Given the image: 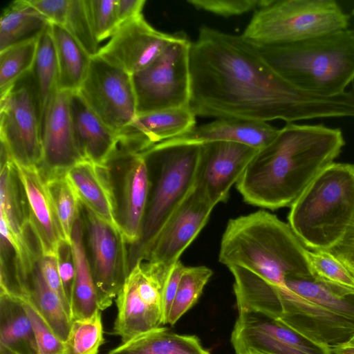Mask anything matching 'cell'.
<instances>
[{"label":"cell","instance_id":"13","mask_svg":"<svg viewBox=\"0 0 354 354\" xmlns=\"http://www.w3.org/2000/svg\"><path fill=\"white\" fill-rule=\"evenodd\" d=\"M214 207L194 185L162 227L144 261L171 269L206 225Z\"/></svg>","mask_w":354,"mask_h":354},{"label":"cell","instance_id":"29","mask_svg":"<svg viewBox=\"0 0 354 354\" xmlns=\"http://www.w3.org/2000/svg\"><path fill=\"white\" fill-rule=\"evenodd\" d=\"M51 30L59 68V91H78L91 57L64 26L51 24Z\"/></svg>","mask_w":354,"mask_h":354},{"label":"cell","instance_id":"16","mask_svg":"<svg viewBox=\"0 0 354 354\" xmlns=\"http://www.w3.org/2000/svg\"><path fill=\"white\" fill-rule=\"evenodd\" d=\"M231 342L236 353L324 354L277 319L256 312H239Z\"/></svg>","mask_w":354,"mask_h":354},{"label":"cell","instance_id":"50","mask_svg":"<svg viewBox=\"0 0 354 354\" xmlns=\"http://www.w3.org/2000/svg\"><path fill=\"white\" fill-rule=\"evenodd\" d=\"M236 354H266V353H261V352H259L257 351H254V350H247V351L237 353Z\"/></svg>","mask_w":354,"mask_h":354},{"label":"cell","instance_id":"18","mask_svg":"<svg viewBox=\"0 0 354 354\" xmlns=\"http://www.w3.org/2000/svg\"><path fill=\"white\" fill-rule=\"evenodd\" d=\"M278 132L279 129L265 122L223 118L195 126L180 136L160 143L203 145L212 142H233L260 149L270 143Z\"/></svg>","mask_w":354,"mask_h":354},{"label":"cell","instance_id":"45","mask_svg":"<svg viewBox=\"0 0 354 354\" xmlns=\"http://www.w3.org/2000/svg\"><path fill=\"white\" fill-rule=\"evenodd\" d=\"M51 24L64 26L70 0H28Z\"/></svg>","mask_w":354,"mask_h":354},{"label":"cell","instance_id":"23","mask_svg":"<svg viewBox=\"0 0 354 354\" xmlns=\"http://www.w3.org/2000/svg\"><path fill=\"white\" fill-rule=\"evenodd\" d=\"M118 308L112 333L122 343L162 325V313L149 305L139 295L130 272L115 298Z\"/></svg>","mask_w":354,"mask_h":354},{"label":"cell","instance_id":"20","mask_svg":"<svg viewBox=\"0 0 354 354\" xmlns=\"http://www.w3.org/2000/svg\"><path fill=\"white\" fill-rule=\"evenodd\" d=\"M74 139L83 160L103 165L118 141L117 134L92 111L77 91L69 96Z\"/></svg>","mask_w":354,"mask_h":354},{"label":"cell","instance_id":"22","mask_svg":"<svg viewBox=\"0 0 354 354\" xmlns=\"http://www.w3.org/2000/svg\"><path fill=\"white\" fill-rule=\"evenodd\" d=\"M66 177L82 204L118 228L108 172L104 165L83 160L68 169Z\"/></svg>","mask_w":354,"mask_h":354},{"label":"cell","instance_id":"33","mask_svg":"<svg viewBox=\"0 0 354 354\" xmlns=\"http://www.w3.org/2000/svg\"><path fill=\"white\" fill-rule=\"evenodd\" d=\"M64 239L71 241L74 223L80 214V202L66 172L44 176Z\"/></svg>","mask_w":354,"mask_h":354},{"label":"cell","instance_id":"52","mask_svg":"<svg viewBox=\"0 0 354 354\" xmlns=\"http://www.w3.org/2000/svg\"><path fill=\"white\" fill-rule=\"evenodd\" d=\"M353 16H354V9L353 10Z\"/></svg>","mask_w":354,"mask_h":354},{"label":"cell","instance_id":"35","mask_svg":"<svg viewBox=\"0 0 354 354\" xmlns=\"http://www.w3.org/2000/svg\"><path fill=\"white\" fill-rule=\"evenodd\" d=\"M37 40L36 39L21 43L0 52L1 94L31 71Z\"/></svg>","mask_w":354,"mask_h":354},{"label":"cell","instance_id":"21","mask_svg":"<svg viewBox=\"0 0 354 354\" xmlns=\"http://www.w3.org/2000/svg\"><path fill=\"white\" fill-rule=\"evenodd\" d=\"M18 167L28 198L29 221L39 239L44 254L55 255L58 243L64 236L46 179L37 167Z\"/></svg>","mask_w":354,"mask_h":354},{"label":"cell","instance_id":"17","mask_svg":"<svg viewBox=\"0 0 354 354\" xmlns=\"http://www.w3.org/2000/svg\"><path fill=\"white\" fill-rule=\"evenodd\" d=\"M71 92L59 91L50 102L44 118L41 131L42 158L37 167L44 176L66 172L83 160L71 126Z\"/></svg>","mask_w":354,"mask_h":354},{"label":"cell","instance_id":"40","mask_svg":"<svg viewBox=\"0 0 354 354\" xmlns=\"http://www.w3.org/2000/svg\"><path fill=\"white\" fill-rule=\"evenodd\" d=\"M30 319L39 354H64L65 345L39 312L30 302L22 300Z\"/></svg>","mask_w":354,"mask_h":354},{"label":"cell","instance_id":"34","mask_svg":"<svg viewBox=\"0 0 354 354\" xmlns=\"http://www.w3.org/2000/svg\"><path fill=\"white\" fill-rule=\"evenodd\" d=\"M213 274L206 266L186 267L178 283L167 324H175L197 301Z\"/></svg>","mask_w":354,"mask_h":354},{"label":"cell","instance_id":"9","mask_svg":"<svg viewBox=\"0 0 354 354\" xmlns=\"http://www.w3.org/2000/svg\"><path fill=\"white\" fill-rule=\"evenodd\" d=\"M0 137L19 167H38L42 147L38 98L30 71L0 99Z\"/></svg>","mask_w":354,"mask_h":354},{"label":"cell","instance_id":"19","mask_svg":"<svg viewBox=\"0 0 354 354\" xmlns=\"http://www.w3.org/2000/svg\"><path fill=\"white\" fill-rule=\"evenodd\" d=\"M190 106L173 108L138 115L118 137L140 152L180 136L196 126Z\"/></svg>","mask_w":354,"mask_h":354},{"label":"cell","instance_id":"38","mask_svg":"<svg viewBox=\"0 0 354 354\" xmlns=\"http://www.w3.org/2000/svg\"><path fill=\"white\" fill-rule=\"evenodd\" d=\"M64 27L91 57L98 54L100 43L93 30L84 0H70Z\"/></svg>","mask_w":354,"mask_h":354},{"label":"cell","instance_id":"7","mask_svg":"<svg viewBox=\"0 0 354 354\" xmlns=\"http://www.w3.org/2000/svg\"><path fill=\"white\" fill-rule=\"evenodd\" d=\"M349 19L334 0H271L241 35L257 46L286 44L347 29Z\"/></svg>","mask_w":354,"mask_h":354},{"label":"cell","instance_id":"1","mask_svg":"<svg viewBox=\"0 0 354 354\" xmlns=\"http://www.w3.org/2000/svg\"><path fill=\"white\" fill-rule=\"evenodd\" d=\"M190 107L196 115L287 123L354 117V90L315 94L277 73L242 35L202 26L190 50Z\"/></svg>","mask_w":354,"mask_h":354},{"label":"cell","instance_id":"24","mask_svg":"<svg viewBox=\"0 0 354 354\" xmlns=\"http://www.w3.org/2000/svg\"><path fill=\"white\" fill-rule=\"evenodd\" d=\"M0 168V214L19 242L24 227L29 222L28 202L19 167L2 142Z\"/></svg>","mask_w":354,"mask_h":354},{"label":"cell","instance_id":"30","mask_svg":"<svg viewBox=\"0 0 354 354\" xmlns=\"http://www.w3.org/2000/svg\"><path fill=\"white\" fill-rule=\"evenodd\" d=\"M30 73L38 98L41 134L47 110L59 91V68L51 24L38 38L37 51Z\"/></svg>","mask_w":354,"mask_h":354},{"label":"cell","instance_id":"41","mask_svg":"<svg viewBox=\"0 0 354 354\" xmlns=\"http://www.w3.org/2000/svg\"><path fill=\"white\" fill-rule=\"evenodd\" d=\"M271 0H188L197 10L223 17L236 16L266 6Z\"/></svg>","mask_w":354,"mask_h":354},{"label":"cell","instance_id":"43","mask_svg":"<svg viewBox=\"0 0 354 354\" xmlns=\"http://www.w3.org/2000/svg\"><path fill=\"white\" fill-rule=\"evenodd\" d=\"M42 274L49 287L59 297L62 304L71 320V310L64 292L61 279L58 272L55 255L43 254L39 259Z\"/></svg>","mask_w":354,"mask_h":354},{"label":"cell","instance_id":"26","mask_svg":"<svg viewBox=\"0 0 354 354\" xmlns=\"http://www.w3.org/2000/svg\"><path fill=\"white\" fill-rule=\"evenodd\" d=\"M106 354H209L195 335H180L158 327L137 336Z\"/></svg>","mask_w":354,"mask_h":354},{"label":"cell","instance_id":"5","mask_svg":"<svg viewBox=\"0 0 354 354\" xmlns=\"http://www.w3.org/2000/svg\"><path fill=\"white\" fill-rule=\"evenodd\" d=\"M201 145H154L141 153L149 174L147 204L138 240L128 247L129 273L144 261L154 239L195 185Z\"/></svg>","mask_w":354,"mask_h":354},{"label":"cell","instance_id":"14","mask_svg":"<svg viewBox=\"0 0 354 354\" xmlns=\"http://www.w3.org/2000/svg\"><path fill=\"white\" fill-rule=\"evenodd\" d=\"M177 36L156 30L140 15L121 24L97 55L132 75L150 65Z\"/></svg>","mask_w":354,"mask_h":354},{"label":"cell","instance_id":"44","mask_svg":"<svg viewBox=\"0 0 354 354\" xmlns=\"http://www.w3.org/2000/svg\"><path fill=\"white\" fill-rule=\"evenodd\" d=\"M185 268L186 266L179 260L171 268L166 280L162 292V325L167 324L169 311L176 294L179 281Z\"/></svg>","mask_w":354,"mask_h":354},{"label":"cell","instance_id":"12","mask_svg":"<svg viewBox=\"0 0 354 354\" xmlns=\"http://www.w3.org/2000/svg\"><path fill=\"white\" fill-rule=\"evenodd\" d=\"M77 91L117 135L137 116L131 75L97 55L91 57L85 79Z\"/></svg>","mask_w":354,"mask_h":354},{"label":"cell","instance_id":"15","mask_svg":"<svg viewBox=\"0 0 354 354\" xmlns=\"http://www.w3.org/2000/svg\"><path fill=\"white\" fill-rule=\"evenodd\" d=\"M258 150L233 142L201 145L195 186L214 207L225 202L230 188L240 179Z\"/></svg>","mask_w":354,"mask_h":354},{"label":"cell","instance_id":"42","mask_svg":"<svg viewBox=\"0 0 354 354\" xmlns=\"http://www.w3.org/2000/svg\"><path fill=\"white\" fill-rule=\"evenodd\" d=\"M55 256L64 292L71 306L75 277V263L71 241L61 239L58 243Z\"/></svg>","mask_w":354,"mask_h":354},{"label":"cell","instance_id":"10","mask_svg":"<svg viewBox=\"0 0 354 354\" xmlns=\"http://www.w3.org/2000/svg\"><path fill=\"white\" fill-rule=\"evenodd\" d=\"M84 242L100 310L111 306L129 274L128 247L122 232L80 203Z\"/></svg>","mask_w":354,"mask_h":354},{"label":"cell","instance_id":"46","mask_svg":"<svg viewBox=\"0 0 354 354\" xmlns=\"http://www.w3.org/2000/svg\"><path fill=\"white\" fill-rule=\"evenodd\" d=\"M328 251L354 274V216L341 239Z\"/></svg>","mask_w":354,"mask_h":354},{"label":"cell","instance_id":"51","mask_svg":"<svg viewBox=\"0 0 354 354\" xmlns=\"http://www.w3.org/2000/svg\"><path fill=\"white\" fill-rule=\"evenodd\" d=\"M348 340H351V341L354 342V335L351 338H350Z\"/></svg>","mask_w":354,"mask_h":354},{"label":"cell","instance_id":"3","mask_svg":"<svg viewBox=\"0 0 354 354\" xmlns=\"http://www.w3.org/2000/svg\"><path fill=\"white\" fill-rule=\"evenodd\" d=\"M306 252L288 224L259 210L228 221L218 260L227 268H245L281 286L289 276L313 277Z\"/></svg>","mask_w":354,"mask_h":354},{"label":"cell","instance_id":"25","mask_svg":"<svg viewBox=\"0 0 354 354\" xmlns=\"http://www.w3.org/2000/svg\"><path fill=\"white\" fill-rule=\"evenodd\" d=\"M71 241L75 263V277L71 301L73 322L90 317L100 310L97 290L86 253L80 214L74 223Z\"/></svg>","mask_w":354,"mask_h":354},{"label":"cell","instance_id":"39","mask_svg":"<svg viewBox=\"0 0 354 354\" xmlns=\"http://www.w3.org/2000/svg\"><path fill=\"white\" fill-rule=\"evenodd\" d=\"M117 0H84L90 22L99 43L111 37L120 26Z\"/></svg>","mask_w":354,"mask_h":354},{"label":"cell","instance_id":"36","mask_svg":"<svg viewBox=\"0 0 354 354\" xmlns=\"http://www.w3.org/2000/svg\"><path fill=\"white\" fill-rule=\"evenodd\" d=\"M0 286L1 292L19 298L21 255L20 245L10 230L4 218L0 216Z\"/></svg>","mask_w":354,"mask_h":354},{"label":"cell","instance_id":"2","mask_svg":"<svg viewBox=\"0 0 354 354\" xmlns=\"http://www.w3.org/2000/svg\"><path fill=\"white\" fill-rule=\"evenodd\" d=\"M344 145L339 129L287 123L258 150L236 189L252 205L272 210L291 206Z\"/></svg>","mask_w":354,"mask_h":354},{"label":"cell","instance_id":"6","mask_svg":"<svg viewBox=\"0 0 354 354\" xmlns=\"http://www.w3.org/2000/svg\"><path fill=\"white\" fill-rule=\"evenodd\" d=\"M289 225L310 250H328L354 216V164L333 162L290 206Z\"/></svg>","mask_w":354,"mask_h":354},{"label":"cell","instance_id":"37","mask_svg":"<svg viewBox=\"0 0 354 354\" xmlns=\"http://www.w3.org/2000/svg\"><path fill=\"white\" fill-rule=\"evenodd\" d=\"M104 343L101 310L90 317L71 322L64 354H97Z\"/></svg>","mask_w":354,"mask_h":354},{"label":"cell","instance_id":"28","mask_svg":"<svg viewBox=\"0 0 354 354\" xmlns=\"http://www.w3.org/2000/svg\"><path fill=\"white\" fill-rule=\"evenodd\" d=\"M50 23L29 2L15 0L0 18V52L19 44L38 39Z\"/></svg>","mask_w":354,"mask_h":354},{"label":"cell","instance_id":"8","mask_svg":"<svg viewBox=\"0 0 354 354\" xmlns=\"http://www.w3.org/2000/svg\"><path fill=\"white\" fill-rule=\"evenodd\" d=\"M192 43L185 32L150 65L131 75L137 115L156 111L190 106Z\"/></svg>","mask_w":354,"mask_h":354},{"label":"cell","instance_id":"11","mask_svg":"<svg viewBox=\"0 0 354 354\" xmlns=\"http://www.w3.org/2000/svg\"><path fill=\"white\" fill-rule=\"evenodd\" d=\"M108 172L115 218L127 245L139 239L149 190L148 169L141 153L118 140L103 164Z\"/></svg>","mask_w":354,"mask_h":354},{"label":"cell","instance_id":"49","mask_svg":"<svg viewBox=\"0 0 354 354\" xmlns=\"http://www.w3.org/2000/svg\"><path fill=\"white\" fill-rule=\"evenodd\" d=\"M0 354H19L9 348L0 344Z\"/></svg>","mask_w":354,"mask_h":354},{"label":"cell","instance_id":"27","mask_svg":"<svg viewBox=\"0 0 354 354\" xmlns=\"http://www.w3.org/2000/svg\"><path fill=\"white\" fill-rule=\"evenodd\" d=\"M0 344L19 354H39L32 325L22 300L1 291Z\"/></svg>","mask_w":354,"mask_h":354},{"label":"cell","instance_id":"31","mask_svg":"<svg viewBox=\"0 0 354 354\" xmlns=\"http://www.w3.org/2000/svg\"><path fill=\"white\" fill-rule=\"evenodd\" d=\"M307 259L313 278L335 292L354 297V274L328 250L307 249Z\"/></svg>","mask_w":354,"mask_h":354},{"label":"cell","instance_id":"4","mask_svg":"<svg viewBox=\"0 0 354 354\" xmlns=\"http://www.w3.org/2000/svg\"><path fill=\"white\" fill-rule=\"evenodd\" d=\"M252 45L277 73L304 91L336 95L354 80V30L286 44Z\"/></svg>","mask_w":354,"mask_h":354},{"label":"cell","instance_id":"32","mask_svg":"<svg viewBox=\"0 0 354 354\" xmlns=\"http://www.w3.org/2000/svg\"><path fill=\"white\" fill-rule=\"evenodd\" d=\"M284 284L299 295L354 322V304L351 297H343L313 277L289 276Z\"/></svg>","mask_w":354,"mask_h":354},{"label":"cell","instance_id":"47","mask_svg":"<svg viewBox=\"0 0 354 354\" xmlns=\"http://www.w3.org/2000/svg\"><path fill=\"white\" fill-rule=\"evenodd\" d=\"M145 3V0H117V16L120 25L142 15Z\"/></svg>","mask_w":354,"mask_h":354},{"label":"cell","instance_id":"48","mask_svg":"<svg viewBox=\"0 0 354 354\" xmlns=\"http://www.w3.org/2000/svg\"><path fill=\"white\" fill-rule=\"evenodd\" d=\"M331 354H354V342L347 340L333 346Z\"/></svg>","mask_w":354,"mask_h":354}]
</instances>
